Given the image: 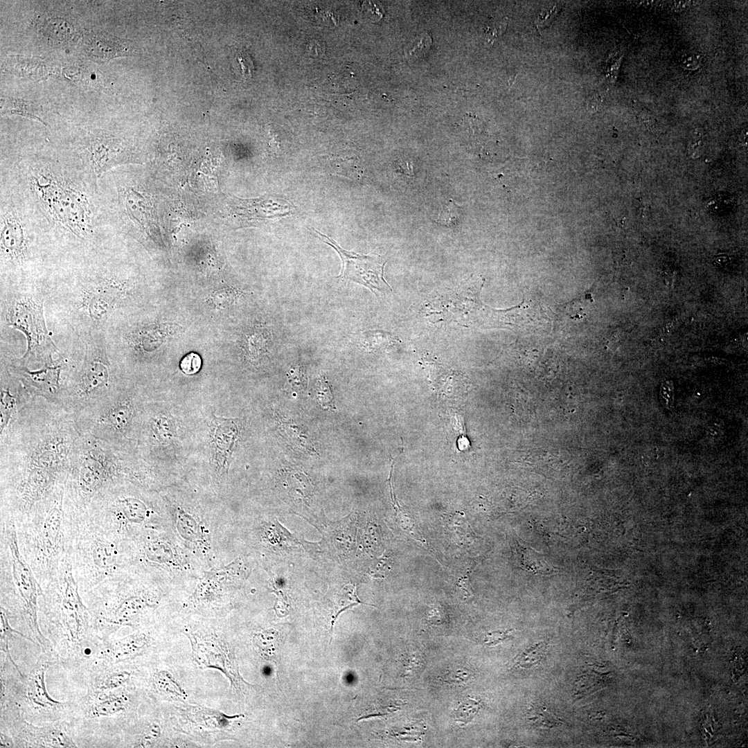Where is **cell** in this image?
Returning a JSON list of instances; mask_svg holds the SVG:
<instances>
[{
	"mask_svg": "<svg viewBox=\"0 0 748 748\" xmlns=\"http://www.w3.org/2000/svg\"><path fill=\"white\" fill-rule=\"evenodd\" d=\"M1 271L25 274L42 265L56 246L43 217L21 188L1 176Z\"/></svg>",
	"mask_w": 748,
	"mask_h": 748,
	"instance_id": "5",
	"label": "cell"
},
{
	"mask_svg": "<svg viewBox=\"0 0 748 748\" xmlns=\"http://www.w3.org/2000/svg\"><path fill=\"white\" fill-rule=\"evenodd\" d=\"M322 241L332 247L339 255L342 261L341 274L337 276L342 282L350 280L359 283L376 294V291L386 292L391 288L384 278L386 260L378 255H362L346 251L335 240L313 229Z\"/></svg>",
	"mask_w": 748,
	"mask_h": 748,
	"instance_id": "18",
	"label": "cell"
},
{
	"mask_svg": "<svg viewBox=\"0 0 748 748\" xmlns=\"http://www.w3.org/2000/svg\"><path fill=\"white\" fill-rule=\"evenodd\" d=\"M146 474L136 453L118 449L89 434H80L64 481V506L84 512L93 498L111 483L128 480L141 483Z\"/></svg>",
	"mask_w": 748,
	"mask_h": 748,
	"instance_id": "4",
	"label": "cell"
},
{
	"mask_svg": "<svg viewBox=\"0 0 748 748\" xmlns=\"http://www.w3.org/2000/svg\"><path fill=\"white\" fill-rule=\"evenodd\" d=\"M56 661L41 652L29 672L24 675L13 659L5 657L1 664V702L14 704L28 722L44 724L69 720L73 701L60 702L48 694L45 675Z\"/></svg>",
	"mask_w": 748,
	"mask_h": 748,
	"instance_id": "12",
	"label": "cell"
},
{
	"mask_svg": "<svg viewBox=\"0 0 748 748\" xmlns=\"http://www.w3.org/2000/svg\"><path fill=\"white\" fill-rule=\"evenodd\" d=\"M682 64L686 69H695L699 66L700 60L695 55H689L683 59Z\"/></svg>",
	"mask_w": 748,
	"mask_h": 748,
	"instance_id": "36",
	"label": "cell"
},
{
	"mask_svg": "<svg viewBox=\"0 0 748 748\" xmlns=\"http://www.w3.org/2000/svg\"><path fill=\"white\" fill-rule=\"evenodd\" d=\"M241 424L236 418L214 416L211 432V445L216 467L226 469L240 436Z\"/></svg>",
	"mask_w": 748,
	"mask_h": 748,
	"instance_id": "22",
	"label": "cell"
},
{
	"mask_svg": "<svg viewBox=\"0 0 748 748\" xmlns=\"http://www.w3.org/2000/svg\"><path fill=\"white\" fill-rule=\"evenodd\" d=\"M242 76L249 78L251 75L253 70V64L249 55L244 52H240L237 56Z\"/></svg>",
	"mask_w": 748,
	"mask_h": 748,
	"instance_id": "34",
	"label": "cell"
},
{
	"mask_svg": "<svg viewBox=\"0 0 748 748\" xmlns=\"http://www.w3.org/2000/svg\"><path fill=\"white\" fill-rule=\"evenodd\" d=\"M42 594L40 584L20 551L15 520L1 517L0 609L8 616L15 629L56 661L51 645L39 625V599Z\"/></svg>",
	"mask_w": 748,
	"mask_h": 748,
	"instance_id": "6",
	"label": "cell"
},
{
	"mask_svg": "<svg viewBox=\"0 0 748 748\" xmlns=\"http://www.w3.org/2000/svg\"><path fill=\"white\" fill-rule=\"evenodd\" d=\"M64 481L15 522L20 551L42 588L55 578L66 553Z\"/></svg>",
	"mask_w": 748,
	"mask_h": 748,
	"instance_id": "8",
	"label": "cell"
},
{
	"mask_svg": "<svg viewBox=\"0 0 748 748\" xmlns=\"http://www.w3.org/2000/svg\"><path fill=\"white\" fill-rule=\"evenodd\" d=\"M148 396L124 380L109 397L73 417L80 434H89L114 447L136 453Z\"/></svg>",
	"mask_w": 748,
	"mask_h": 748,
	"instance_id": "11",
	"label": "cell"
},
{
	"mask_svg": "<svg viewBox=\"0 0 748 748\" xmlns=\"http://www.w3.org/2000/svg\"><path fill=\"white\" fill-rule=\"evenodd\" d=\"M686 1H677L674 3V8L676 11H681L686 8Z\"/></svg>",
	"mask_w": 748,
	"mask_h": 748,
	"instance_id": "37",
	"label": "cell"
},
{
	"mask_svg": "<svg viewBox=\"0 0 748 748\" xmlns=\"http://www.w3.org/2000/svg\"><path fill=\"white\" fill-rule=\"evenodd\" d=\"M107 247L80 260L75 277V307L79 315L86 318L88 331L101 330L124 293V283L109 258Z\"/></svg>",
	"mask_w": 748,
	"mask_h": 748,
	"instance_id": "14",
	"label": "cell"
},
{
	"mask_svg": "<svg viewBox=\"0 0 748 748\" xmlns=\"http://www.w3.org/2000/svg\"><path fill=\"white\" fill-rule=\"evenodd\" d=\"M317 395L319 402L323 407L335 409L330 386L325 377L320 378L318 381Z\"/></svg>",
	"mask_w": 748,
	"mask_h": 748,
	"instance_id": "32",
	"label": "cell"
},
{
	"mask_svg": "<svg viewBox=\"0 0 748 748\" xmlns=\"http://www.w3.org/2000/svg\"><path fill=\"white\" fill-rule=\"evenodd\" d=\"M557 10L558 9L556 6H555L552 9H551L550 11L546 12L544 15L541 14L536 21L537 26L538 27H544L545 26H547L555 17L557 14Z\"/></svg>",
	"mask_w": 748,
	"mask_h": 748,
	"instance_id": "35",
	"label": "cell"
},
{
	"mask_svg": "<svg viewBox=\"0 0 748 748\" xmlns=\"http://www.w3.org/2000/svg\"><path fill=\"white\" fill-rule=\"evenodd\" d=\"M39 599L40 630L51 645L57 663L75 675L95 660L103 641L80 593L66 553L55 578Z\"/></svg>",
	"mask_w": 748,
	"mask_h": 748,
	"instance_id": "3",
	"label": "cell"
},
{
	"mask_svg": "<svg viewBox=\"0 0 748 748\" xmlns=\"http://www.w3.org/2000/svg\"><path fill=\"white\" fill-rule=\"evenodd\" d=\"M1 175L17 184L33 203L57 247L77 249L84 258L109 244L116 226L98 181L75 157L69 161L1 163Z\"/></svg>",
	"mask_w": 748,
	"mask_h": 748,
	"instance_id": "2",
	"label": "cell"
},
{
	"mask_svg": "<svg viewBox=\"0 0 748 748\" xmlns=\"http://www.w3.org/2000/svg\"><path fill=\"white\" fill-rule=\"evenodd\" d=\"M0 439L6 436L35 398L21 382L1 362Z\"/></svg>",
	"mask_w": 748,
	"mask_h": 748,
	"instance_id": "19",
	"label": "cell"
},
{
	"mask_svg": "<svg viewBox=\"0 0 748 748\" xmlns=\"http://www.w3.org/2000/svg\"><path fill=\"white\" fill-rule=\"evenodd\" d=\"M69 721L78 747H116L136 715L139 697L133 686L89 692L73 700Z\"/></svg>",
	"mask_w": 748,
	"mask_h": 748,
	"instance_id": "10",
	"label": "cell"
},
{
	"mask_svg": "<svg viewBox=\"0 0 748 748\" xmlns=\"http://www.w3.org/2000/svg\"><path fill=\"white\" fill-rule=\"evenodd\" d=\"M7 108L4 112H9L13 114H21L43 121L38 116L37 109L30 103L21 99H9L7 101Z\"/></svg>",
	"mask_w": 748,
	"mask_h": 748,
	"instance_id": "30",
	"label": "cell"
},
{
	"mask_svg": "<svg viewBox=\"0 0 748 748\" xmlns=\"http://www.w3.org/2000/svg\"><path fill=\"white\" fill-rule=\"evenodd\" d=\"M80 436L64 408L33 399L0 439V517L20 520L65 480Z\"/></svg>",
	"mask_w": 748,
	"mask_h": 748,
	"instance_id": "1",
	"label": "cell"
},
{
	"mask_svg": "<svg viewBox=\"0 0 748 748\" xmlns=\"http://www.w3.org/2000/svg\"><path fill=\"white\" fill-rule=\"evenodd\" d=\"M153 645L150 630H140L121 638L112 636L103 641L93 661L130 664L149 654Z\"/></svg>",
	"mask_w": 748,
	"mask_h": 748,
	"instance_id": "20",
	"label": "cell"
},
{
	"mask_svg": "<svg viewBox=\"0 0 748 748\" xmlns=\"http://www.w3.org/2000/svg\"><path fill=\"white\" fill-rule=\"evenodd\" d=\"M129 572L126 568L82 595L102 641L121 627L139 625L156 607L152 587Z\"/></svg>",
	"mask_w": 748,
	"mask_h": 748,
	"instance_id": "9",
	"label": "cell"
},
{
	"mask_svg": "<svg viewBox=\"0 0 748 748\" xmlns=\"http://www.w3.org/2000/svg\"><path fill=\"white\" fill-rule=\"evenodd\" d=\"M280 428L284 436L292 444L308 453H316L310 439L299 426L283 421Z\"/></svg>",
	"mask_w": 748,
	"mask_h": 748,
	"instance_id": "25",
	"label": "cell"
},
{
	"mask_svg": "<svg viewBox=\"0 0 748 748\" xmlns=\"http://www.w3.org/2000/svg\"><path fill=\"white\" fill-rule=\"evenodd\" d=\"M3 362L32 396L43 398L62 406L70 380L82 361L70 362L59 355L53 363L36 370L19 366L12 361Z\"/></svg>",
	"mask_w": 748,
	"mask_h": 748,
	"instance_id": "17",
	"label": "cell"
},
{
	"mask_svg": "<svg viewBox=\"0 0 748 748\" xmlns=\"http://www.w3.org/2000/svg\"><path fill=\"white\" fill-rule=\"evenodd\" d=\"M64 508L66 553L82 596L126 569L133 551L127 541L113 537L96 526L87 511Z\"/></svg>",
	"mask_w": 748,
	"mask_h": 748,
	"instance_id": "7",
	"label": "cell"
},
{
	"mask_svg": "<svg viewBox=\"0 0 748 748\" xmlns=\"http://www.w3.org/2000/svg\"><path fill=\"white\" fill-rule=\"evenodd\" d=\"M461 208L449 200L443 208L436 222L446 226L454 227L460 223Z\"/></svg>",
	"mask_w": 748,
	"mask_h": 748,
	"instance_id": "31",
	"label": "cell"
},
{
	"mask_svg": "<svg viewBox=\"0 0 748 748\" xmlns=\"http://www.w3.org/2000/svg\"><path fill=\"white\" fill-rule=\"evenodd\" d=\"M0 731L8 733L15 748H77L69 720L44 724L28 722L12 704H0Z\"/></svg>",
	"mask_w": 748,
	"mask_h": 748,
	"instance_id": "16",
	"label": "cell"
},
{
	"mask_svg": "<svg viewBox=\"0 0 748 748\" xmlns=\"http://www.w3.org/2000/svg\"><path fill=\"white\" fill-rule=\"evenodd\" d=\"M201 358L194 353L186 355L180 362V368L188 375L195 374L201 368Z\"/></svg>",
	"mask_w": 748,
	"mask_h": 748,
	"instance_id": "33",
	"label": "cell"
},
{
	"mask_svg": "<svg viewBox=\"0 0 748 748\" xmlns=\"http://www.w3.org/2000/svg\"><path fill=\"white\" fill-rule=\"evenodd\" d=\"M43 305L35 293L16 292L7 300L3 314L6 324L22 332L27 340L24 355L11 361L30 369L53 363L58 354L46 326Z\"/></svg>",
	"mask_w": 748,
	"mask_h": 748,
	"instance_id": "15",
	"label": "cell"
},
{
	"mask_svg": "<svg viewBox=\"0 0 748 748\" xmlns=\"http://www.w3.org/2000/svg\"><path fill=\"white\" fill-rule=\"evenodd\" d=\"M15 634L28 639L24 634L12 626L8 616L2 609H0V650L5 654L6 657L10 659L12 657L9 650V643Z\"/></svg>",
	"mask_w": 748,
	"mask_h": 748,
	"instance_id": "26",
	"label": "cell"
},
{
	"mask_svg": "<svg viewBox=\"0 0 748 748\" xmlns=\"http://www.w3.org/2000/svg\"><path fill=\"white\" fill-rule=\"evenodd\" d=\"M84 43L87 53L100 60L130 55L134 51L132 41L104 33H92L85 39Z\"/></svg>",
	"mask_w": 748,
	"mask_h": 748,
	"instance_id": "23",
	"label": "cell"
},
{
	"mask_svg": "<svg viewBox=\"0 0 748 748\" xmlns=\"http://www.w3.org/2000/svg\"><path fill=\"white\" fill-rule=\"evenodd\" d=\"M134 673L130 664L93 661L73 675L87 687V691L110 692L132 686Z\"/></svg>",
	"mask_w": 748,
	"mask_h": 748,
	"instance_id": "21",
	"label": "cell"
},
{
	"mask_svg": "<svg viewBox=\"0 0 748 748\" xmlns=\"http://www.w3.org/2000/svg\"><path fill=\"white\" fill-rule=\"evenodd\" d=\"M46 35L57 40L68 39L73 33L72 26L62 19H50L45 26Z\"/></svg>",
	"mask_w": 748,
	"mask_h": 748,
	"instance_id": "28",
	"label": "cell"
},
{
	"mask_svg": "<svg viewBox=\"0 0 748 748\" xmlns=\"http://www.w3.org/2000/svg\"><path fill=\"white\" fill-rule=\"evenodd\" d=\"M431 38L428 33H422L417 35L404 49L407 58L415 60L424 55L430 48Z\"/></svg>",
	"mask_w": 748,
	"mask_h": 748,
	"instance_id": "27",
	"label": "cell"
},
{
	"mask_svg": "<svg viewBox=\"0 0 748 748\" xmlns=\"http://www.w3.org/2000/svg\"><path fill=\"white\" fill-rule=\"evenodd\" d=\"M396 517L399 522L400 527L409 535L414 540L422 541V535L418 526L415 519L411 516V515L402 510L400 506L398 504L396 508Z\"/></svg>",
	"mask_w": 748,
	"mask_h": 748,
	"instance_id": "29",
	"label": "cell"
},
{
	"mask_svg": "<svg viewBox=\"0 0 748 748\" xmlns=\"http://www.w3.org/2000/svg\"><path fill=\"white\" fill-rule=\"evenodd\" d=\"M84 354L67 387L62 407L73 418L109 397L125 380L112 361L101 330L82 335Z\"/></svg>",
	"mask_w": 748,
	"mask_h": 748,
	"instance_id": "13",
	"label": "cell"
},
{
	"mask_svg": "<svg viewBox=\"0 0 748 748\" xmlns=\"http://www.w3.org/2000/svg\"><path fill=\"white\" fill-rule=\"evenodd\" d=\"M150 691L157 696H166L169 693L184 696V692L172 679L170 675L165 670H156L150 675L149 680Z\"/></svg>",
	"mask_w": 748,
	"mask_h": 748,
	"instance_id": "24",
	"label": "cell"
}]
</instances>
